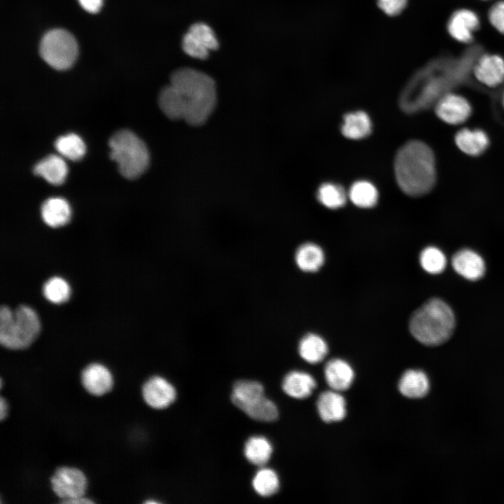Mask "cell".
<instances>
[{
  "label": "cell",
  "mask_w": 504,
  "mask_h": 504,
  "mask_svg": "<svg viewBox=\"0 0 504 504\" xmlns=\"http://www.w3.org/2000/svg\"><path fill=\"white\" fill-rule=\"evenodd\" d=\"M80 5L86 11L92 13L98 12L103 4V0H78Z\"/></svg>",
  "instance_id": "36"
},
{
  "label": "cell",
  "mask_w": 504,
  "mask_h": 504,
  "mask_svg": "<svg viewBox=\"0 0 504 504\" xmlns=\"http://www.w3.org/2000/svg\"><path fill=\"white\" fill-rule=\"evenodd\" d=\"M39 50L43 60L57 70L71 66L78 55V45L74 37L61 29L48 31L41 39Z\"/></svg>",
  "instance_id": "6"
},
{
  "label": "cell",
  "mask_w": 504,
  "mask_h": 504,
  "mask_svg": "<svg viewBox=\"0 0 504 504\" xmlns=\"http://www.w3.org/2000/svg\"><path fill=\"white\" fill-rule=\"evenodd\" d=\"M318 202L330 209L342 207L346 201V194L343 188L332 183H324L317 190Z\"/></svg>",
  "instance_id": "30"
},
{
  "label": "cell",
  "mask_w": 504,
  "mask_h": 504,
  "mask_svg": "<svg viewBox=\"0 0 504 504\" xmlns=\"http://www.w3.org/2000/svg\"><path fill=\"white\" fill-rule=\"evenodd\" d=\"M93 501L85 498H78L65 502V503H92Z\"/></svg>",
  "instance_id": "38"
},
{
  "label": "cell",
  "mask_w": 504,
  "mask_h": 504,
  "mask_svg": "<svg viewBox=\"0 0 504 504\" xmlns=\"http://www.w3.org/2000/svg\"><path fill=\"white\" fill-rule=\"evenodd\" d=\"M396 180L402 192L420 197L429 192L436 182V165L432 149L424 142L407 141L394 160Z\"/></svg>",
  "instance_id": "2"
},
{
  "label": "cell",
  "mask_w": 504,
  "mask_h": 504,
  "mask_svg": "<svg viewBox=\"0 0 504 504\" xmlns=\"http://www.w3.org/2000/svg\"><path fill=\"white\" fill-rule=\"evenodd\" d=\"M489 18L492 25L504 34V1L495 4L489 12Z\"/></svg>",
  "instance_id": "34"
},
{
  "label": "cell",
  "mask_w": 504,
  "mask_h": 504,
  "mask_svg": "<svg viewBox=\"0 0 504 504\" xmlns=\"http://www.w3.org/2000/svg\"><path fill=\"white\" fill-rule=\"evenodd\" d=\"M407 0H379L381 8L389 15L400 12L406 4Z\"/></svg>",
  "instance_id": "35"
},
{
  "label": "cell",
  "mask_w": 504,
  "mask_h": 504,
  "mask_svg": "<svg viewBox=\"0 0 504 504\" xmlns=\"http://www.w3.org/2000/svg\"><path fill=\"white\" fill-rule=\"evenodd\" d=\"M252 484L253 489L258 494L262 496H270L279 490V479L275 471L265 468L256 472Z\"/></svg>",
  "instance_id": "31"
},
{
  "label": "cell",
  "mask_w": 504,
  "mask_h": 504,
  "mask_svg": "<svg viewBox=\"0 0 504 504\" xmlns=\"http://www.w3.org/2000/svg\"><path fill=\"white\" fill-rule=\"evenodd\" d=\"M429 388L430 382L427 375L419 370H407L398 382L399 391L409 398L424 397L428 393Z\"/></svg>",
  "instance_id": "20"
},
{
  "label": "cell",
  "mask_w": 504,
  "mask_h": 504,
  "mask_svg": "<svg viewBox=\"0 0 504 504\" xmlns=\"http://www.w3.org/2000/svg\"><path fill=\"white\" fill-rule=\"evenodd\" d=\"M110 158L115 161L120 173L126 178L134 179L148 168V150L142 140L127 130L114 133L108 141Z\"/></svg>",
  "instance_id": "5"
},
{
  "label": "cell",
  "mask_w": 504,
  "mask_h": 504,
  "mask_svg": "<svg viewBox=\"0 0 504 504\" xmlns=\"http://www.w3.org/2000/svg\"><path fill=\"white\" fill-rule=\"evenodd\" d=\"M479 20L472 10L461 9L453 13L448 22V31L453 38L463 43L470 42L477 29Z\"/></svg>",
  "instance_id": "16"
},
{
  "label": "cell",
  "mask_w": 504,
  "mask_h": 504,
  "mask_svg": "<svg viewBox=\"0 0 504 504\" xmlns=\"http://www.w3.org/2000/svg\"><path fill=\"white\" fill-rule=\"evenodd\" d=\"M55 147L61 156L73 161L79 160L85 153L83 139L73 133L58 137L55 142Z\"/></svg>",
  "instance_id": "28"
},
{
  "label": "cell",
  "mask_w": 504,
  "mask_h": 504,
  "mask_svg": "<svg viewBox=\"0 0 504 504\" xmlns=\"http://www.w3.org/2000/svg\"><path fill=\"white\" fill-rule=\"evenodd\" d=\"M218 46L217 38L211 28L202 22L191 25L182 41L183 51L197 59L206 58L209 51L216 50Z\"/></svg>",
  "instance_id": "8"
},
{
  "label": "cell",
  "mask_w": 504,
  "mask_h": 504,
  "mask_svg": "<svg viewBox=\"0 0 504 504\" xmlns=\"http://www.w3.org/2000/svg\"><path fill=\"white\" fill-rule=\"evenodd\" d=\"M455 144L461 151L470 156H479L489 146L487 134L481 129L463 128L454 136Z\"/></svg>",
  "instance_id": "17"
},
{
  "label": "cell",
  "mask_w": 504,
  "mask_h": 504,
  "mask_svg": "<svg viewBox=\"0 0 504 504\" xmlns=\"http://www.w3.org/2000/svg\"><path fill=\"white\" fill-rule=\"evenodd\" d=\"M372 130L369 115L364 111H358L346 114L341 131L349 139L358 140L368 136Z\"/></svg>",
  "instance_id": "22"
},
{
  "label": "cell",
  "mask_w": 504,
  "mask_h": 504,
  "mask_svg": "<svg viewBox=\"0 0 504 504\" xmlns=\"http://www.w3.org/2000/svg\"><path fill=\"white\" fill-rule=\"evenodd\" d=\"M324 376L332 390L342 392L351 387L355 374L352 367L346 360L333 358L326 363Z\"/></svg>",
  "instance_id": "15"
},
{
  "label": "cell",
  "mask_w": 504,
  "mask_h": 504,
  "mask_svg": "<svg viewBox=\"0 0 504 504\" xmlns=\"http://www.w3.org/2000/svg\"><path fill=\"white\" fill-rule=\"evenodd\" d=\"M217 102L214 79L191 68L175 71L169 85L158 97L159 106L169 118L183 120L192 126L205 123L213 113Z\"/></svg>",
  "instance_id": "1"
},
{
  "label": "cell",
  "mask_w": 504,
  "mask_h": 504,
  "mask_svg": "<svg viewBox=\"0 0 504 504\" xmlns=\"http://www.w3.org/2000/svg\"><path fill=\"white\" fill-rule=\"evenodd\" d=\"M316 409L321 419L327 423L342 421L346 414V404L339 391H323L316 401Z\"/></svg>",
  "instance_id": "13"
},
{
  "label": "cell",
  "mask_w": 504,
  "mask_h": 504,
  "mask_svg": "<svg viewBox=\"0 0 504 504\" xmlns=\"http://www.w3.org/2000/svg\"><path fill=\"white\" fill-rule=\"evenodd\" d=\"M294 258L298 268L306 272L318 271L325 260L322 248L317 244L310 242L300 245L297 248Z\"/></svg>",
  "instance_id": "23"
},
{
  "label": "cell",
  "mask_w": 504,
  "mask_h": 504,
  "mask_svg": "<svg viewBox=\"0 0 504 504\" xmlns=\"http://www.w3.org/2000/svg\"><path fill=\"white\" fill-rule=\"evenodd\" d=\"M502 103H503V108H504V93H503V97H502Z\"/></svg>",
  "instance_id": "39"
},
{
  "label": "cell",
  "mask_w": 504,
  "mask_h": 504,
  "mask_svg": "<svg viewBox=\"0 0 504 504\" xmlns=\"http://www.w3.org/2000/svg\"><path fill=\"white\" fill-rule=\"evenodd\" d=\"M67 166L65 161L56 155H50L38 162L34 167L33 172L40 176L52 185H60L65 181L67 175Z\"/></svg>",
  "instance_id": "19"
},
{
  "label": "cell",
  "mask_w": 504,
  "mask_h": 504,
  "mask_svg": "<svg viewBox=\"0 0 504 504\" xmlns=\"http://www.w3.org/2000/svg\"><path fill=\"white\" fill-rule=\"evenodd\" d=\"M298 352L306 362L316 364L321 362L328 352L326 342L318 335L309 333L300 340Z\"/></svg>",
  "instance_id": "24"
},
{
  "label": "cell",
  "mask_w": 504,
  "mask_h": 504,
  "mask_svg": "<svg viewBox=\"0 0 504 504\" xmlns=\"http://www.w3.org/2000/svg\"><path fill=\"white\" fill-rule=\"evenodd\" d=\"M44 223L50 227H58L66 224L71 218V208L61 197H50L44 201L41 208Z\"/></svg>",
  "instance_id": "21"
},
{
  "label": "cell",
  "mask_w": 504,
  "mask_h": 504,
  "mask_svg": "<svg viewBox=\"0 0 504 504\" xmlns=\"http://www.w3.org/2000/svg\"><path fill=\"white\" fill-rule=\"evenodd\" d=\"M455 317L450 307L438 298L430 299L411 316L409 328L412 336L426 346H437L447 341L455 328Z\"/></svg>",
  "instance_id": "3"
},
{
  "label": "cell",
  "mask_w": 504,
  "mask_h": 504,
  "mask_svg": "<svg viewBox=\"0 0 504 504\" xmlns=\"http://www.w3.org/2000/svg\"><path fill=\"white\" fill-rule=\"evenodd\" d=\"M55 493L63 499L62 503L82 498L87 488L84 473L75 468L61 467L56 470L50 479Z\"/></svg>",
  "instance_id": "7"
},
{
  "label": "cell",
  "mask_w": 504,
  "mask_h": 504,
  "mask_svg": "<svg viewBox=\"0 0 504 504\" xmlns=\"http://www.w3.org/2000/svg\"><path fill=\"white\" fill-rule=\"evenodd\" d=\"M316 387L315 379L310 374L302 371L290 372L282 382V388L285 393L296 399L308 398Z\"/></svg>",
  "instance_id": "18"
},
{
  "label": "cell",
  "mask_w": 504,
  "mask_h": 504,
  "mask_svg": "<svg viewBox=\"0 0 504 504\" xmlns=\"http://www.w3.org/2000/svg\"><path fill=\"white\" fill-rule=\"evenodd\" d=\"M419 261L422 268L429 274L441 273L447 264L446 257L438 248L428 246L421 253Z\"/></svg>",
  "instance_id": "33"
},
{
  "label": "cell",
  "mask_w": 504,
  "mask_h": 504,
  "mask_svg": "<svg viewBox=\"0 0 504 504\" xmlns=\"http://www.w3.org/2000/svg\"><path fill=\"white\" fill-rule=\"evenodd\" d=\"M272 453V446L263 436H253L245 443L244 455L250 463L255 465L267 463Z\"/></svg>",
  "instance_id": "26"
},
{
  "label": "cell",
  "mask_w": 504,
  "mask_h": 504,
  "mask_svg": "<svg viewBox=\"0 0 504 504\" xmlns=\"http://www.w3.org/2000/svg\"><path fill=\"white\" fill-rule=\"evenodd\" d=\"M263 386L258 382L240 380L233 386L231 400L233 404L241 410L246 405L262 398Z\"/></svg>",
  "instance_id": "25"
},
{
  "label": "cell",
  "mask_w": 504,
  "mask_h": 504,
  "mask_svg": "<svg viewBox=\"0 0 504 504\" xmlns=\"http://www.w3.org/2000/svg\"><path fill=\"white\" fill-rule=\"evenodd\" d=\"M474 74L482 84L496 87L504 81V59L496 55H484L476 62Z\"/></svg>",
  "instance_id": "11"
},
{
  "label": "cell",
  "mask_w": 504,
  "mask_h": 504,
  "mask_svg": "<svg viewBox=\"0 0 504 504\" xmlns=\"http://www.w3.org/2000/svg\"><path fill=\"white\" fill-rule=\"evenodd\" d=\"M7 403L3 397H1L0 400V419L3 420L7 414Z\"/></svg>",
  "instance_id": "37"
},
{
  "label": "cell",
  "mask_w": 504,
  "mask_h": 504,
  "mask_svg": "<svg viewBox=\"0 0 504 504\" xmlns=\"http://www.w3.org/2000/svg\"><path fill=\"white\" fill-rule=\"evenodd\" d=\"M142 395L150 407L163 409L174 401L176 393L174 387L167 379L155 376L144 384Z\"/></svg>",
  "instance_id": "10"
},
{
  "label": "cell",
  "mask_w": 504,
  "mask_h": 504,
  "mask_svg": "<svg viewBox=\"0 0 504 504\" xmlns=\"http://www.w3.org/2000/svg\"><path fill=\"white\" fill-rule=\"evenodd\" d=\"M454 270L470 281L481 279L485 272V263L482 258L470 249H462L456 253L451 260Z\"/></svg>",
  "instance_id": "14"
},
{
  "label": "cell",
  "mask_w": 504,
  "mask_h": 504,
  "mask_svg": "<svg viewBox=\"0 0 504 504\" xmlns=\"http://www.w3.org/2000/svg\"><path fill=\"white\" fill-rule=\"evenodd\" d=\"M41 324L36 312L27 305L15 310L7 306L0 309V342L7 349H23L35 340Z\"/></svg>",
  "instance_id": "4"
},
{
  "label": "cell",
  "mask_w": 504,
  "mask_h": 504,
  "mask_svg": "<svg viewBox=\"0 0 504 504\" xmlns=\"http://www.w3.org/2000/svg\"><path fill=\"white\" fill-rule=\"evenodd\" d=\"M348 197L351 202L358 207L371 208L377 202L378 192L372 183L360 180L351 185Z\"/></svg>",
  "instance_id": "27"
},
{
  "label": "cell",
  "mask_w": 504,
  "mask_h": 504,
  "mask_svg": "<svg viewBox=\"0 0 504 504\" xmlns=\"http://www.w3.org/2000/svg\"><path fill=\"white\" fill-rule=\"evenodd\" d=\"M81 382L88 393L97 396L108 393L113 386L111 373L107 368L99 363L88 365L81 374Z\"/></svg>",
  "instance_id": "12"
},
{
  "label": "cell",
  "mask_w": 504,
  "mask_h": 504,
  "mask_svg": "<svg viewBox=\"0 0 504 504\" xmlns=\"http://www.w3.org/2000/svg\"><path fill=\"white\" fill-rule=\"evenodd\" d=\"M68 283L59 276H53L46 281L43 286L44 297L50 302L59 304L66 302L70 296Z\"/></svg>",
  "instance_id": "32"
},
{
  "label": "cell",
  "mask_w": 504,
  "mask_h": 504,
  "mask_svg": "<svg viewBox=\"0 0 504 504\" xmlns=\"http://www.w3.org/2000/svg\"><path fill=\"white\" fill-rule=\"evenodd\" d=\"M241 410L251 419L260 421H273L279 416L274 402L265 396L246 405Z\"/></svg>",
  "instance_id": "29"
},
{
  "label": "cell",
  "mask_w": 504,
  "mask_h": 504,
  "mask_svg": "<svg viewBox=\"0 0 504 504\" xmlns=\"http://www.w3.org/2000/svg\"><path fill=\"white\" fill-rule=\"evenodd\" d=\"M434 106L437 116L449 125L461 124L466 121L472 113V106L468 100L455 93H446Z\"/></svg>",
  "instance_id": "9"
}]
</instances>
